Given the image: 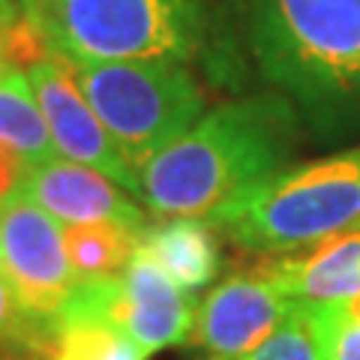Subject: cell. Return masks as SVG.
<instances>
[{"instance_id": "ac0fdd59", "label": "cell", "mask_w": 360, "mask_h": 360, "mask_svg": "<svg viewBox=\"0 0 360 360\" xmlns=\"http://www.w3.org/2000/svg\"><path fill=\"white\" fill-rule=\"evenodd\" d=\"M30 168L33 165L25 160V156H18L15 150H9L0 144V207H4L6 201H13L15 195H21Z\"/></svg>"}, {"instance_id": "ba28073f", "label": "cell", "mask_w": 360, "mask_h": 360, "mask_svg": "<svg viewBox=\"0 0 360 360\" xmlns=\"http://www.w3.org/2000/svg\"><path fill=\"white\" fill-rule=\"evenodd\" d=\"M291 309L295 300L258 274L231 276L198 303L193 342L210 360H238L262 345Z\"/></svg>"}, {"instance_id": "ffe728a7", "label": "cell", "mask_w": 360, "mask_h": 360, "mask_svg": "<svg viewBox=\"0 0 360 360\" xmlns=\"http://www.w3.org/2000/svg\"><path fill=\"white\" fill-rule=\"evenodd\" d=\"M345 309L352 312V315H360V297H354V300H348L345 303Z\"/></svg>"}, {"instance_id": "9a60e30c", "label": "cell", "mask_w": 360, "mask_h": 360, "mask_svg": "<svg viewBox=\"0 0 360 360\" xmlns=\"http://www.w3.org/2000/svg\"><path fill=\"white\" fill-rule=\"evenodd\" d=\"M54 328L37 321L21 307L15 288L0 270V352L9 360L30 357V360H51Z\"/></svg>"}, {"instance_id": "5b68a950", "label": "cell", "mask_w": 360, "mask_h": 360, "mask_svg": "<svg viewBox=\"0 0 360 360\" xmlns=\"http://www.w3.org/2000/svg\"><path fill=\"white\" fill-rule=\"evenodd\" d=\"M70 70L135 174L153 153L180 139L207 111L205 94L186 63H70Z\"/></svg>"}, {"instance_id": "9c48e42d", "label": "cell", "mask_w": 360, "mask_h": 360, "mask_svg": "<svg viewBox=\"0 0 360 360\" xmlns=\"http://www.w3.org/2000/svg\"><path fill=\"white\" fill-rule=\"evenodd\" d=\"M21 195L39 205L63 229L87 222H120L129 229H144V213L127 195V189L117 186L111 177L63 156L33 165Z\"/></svg>"}, {"instance_id": "5bb4252c", "label": "cell", "mask_w": 360, "mask_h": 360, "mask_svg": "<svg viewBox=\"0 0 360 360\" xmlns=\"http://www.w3.org/2000/svg\"><path fill=\"white\" fill-rule=\"evenodd\" d=\"M144 229H129L120 222H87L66 225L63 240L78 279L117 276L132 262Z\"/></svg>"}, {"instance_id": "8fae6325", "label": "cell", "mask_w": 360, "mask_h": 360, "mask_svg": "<svg viewBox=\"0 0 360 360\" xmlns=\"http://www.w3.org/2000/svg\"><path fill=\"white\" fill-rule=\"evenodd\" d=\"M139 252L148 255L168 279H174L180 288L193 291V295L207 288L222 267L219 243L213 238L210 225L193 217H168L153 229L144 225Z\"/></svg>"}, {"instance_id": "e0dca14e", "label": "cell", "mask_w": 360, "mask_h": 360, "mask_svg": "<svg viewBox=\"0 0 360 360\" xmlns=\"http://www.w3.org/2000/svg\"><path fill=\"white\" fill-rule=\"evenodd\" d=\"M324 360H360V315L345 303H309Z\"/></svg>"}, {"instance_id": "7402d4cb", "label": "cell", "mask_w": 360, "mask_h": 360, "mask_svg": "<svg viewBox=\"0 0 360 360\" xmlns=\"http://www.w3.org/2000/svg\"><path fill=\"white\" fill-rule=\"evenodd\" d=\"M0 360H9V357H6V354H4V352H0Z\"/></svg>"}, {"instance_id": "3957f363", "label": "cell", "mask_w": 360, "mask_h": 360, "mask_svg": "<svg viewBox=\"0 0 360 360\" xmlns=\"http://www.w3.org/2000/svg\"><path fill=\"white\" fill-rule=\"evenodd\" d=\"M252 252H291L360 222V148L279 168L207 219Z\"/></svg>"}, {"instance_id": "7c38bea8", "label": "cell", "mask_w": 360, "mask_h": 360, "mask_svg": "<svg viewBox=\"0 0 360 360\" xmlns=\"http://www.w3.org/2000/svg\"><path fill=\"white\" fill-rule=\"evenodd\" d=\"M0 144L25 156L30 165H42L58 156L30 78L21 70L0 72Z\"/></svg>"}, {"instance_id": "52a82bcc", "label": "cell", "mask_w": 360, "mask_h": 360, "mask_svg": "<svg viewBox=\"0 0 360 360\" xmlns=\"http://www.w3.org/2000/svg\"><path fill=\"white\" fill-rule=\"evenodd\" d=\"M27 78L58 156L94 168V172L111 177L127 193L139 195V174L120 153L117 141L103 127L96 111L90 108L82 87L75 84L70 63L60 60L58 54H49L27 66Z\"/></svg>"}, {"instance_id": "8992f818", "label": "cell", "mask_w": 360, "mask_h": 360, "mask_svg": "<svg viewBox=\"0 0 360 360\" xmlns=\"http://www.w3.org/2000/svg\"><path fill=\"white\" fill-rule=\"evenodd\" d=\"M0 270L33 319L58 328L78 276L63 240V225L27 195L0 207Z\"/></svg>"}, {"instance_id": "44dd1931", "label": "cell", "mask_w": 360, "mask_h": 360, "mask_svg": "<svg viewBox=\"0 0 360 360\" xmlns=\"http://www.w3.org/2000/svg\"><path fill=\"white\" fill-rule=\"evenodd\" d=\"M18 4H21V6H25V9H30L33 4H37V0H18Z\"/></svg>"}, {"instance_id": "30bf717a", "label": "cell", "mask_w": 360, "mask_h": 360, "mask_svg": "<svg viewBox=\"0 0 360 360\" xmlns=\"http://www.w3.org/2000/svg\"><path fill=\"white\" fill-rule=\"evenodd\" d=\"M279 295L300 303H348L360 297V229L340 231L328 240L279 252L258 267Z\"/></svg>"}, {"instance_id": "2e32d148", "label": "cell", "mask_w": 360, "mask_h": 360, "mask_svg": "<svg viewBox=\"0 0 360 360\" xmlns=\"http://www.w3.org/2000/svg\"><path fill=\"white\" fill-rule=\"evenodd\" d=\"M238 360H324L309 303L295 300V309L285 315V321Z\"/></svg>"}, {"instance_id": "7a4b0ae2", "label": "cell", "mask_w": 360, "mask_h": 360, "mask_svg": "<svg viewBox=\"0 0 360 360\" xmlns=\"http://www.w3.org/2000/svg\"><path fill=\"white\" fill-rule=\"evenodd\" d=\"M258 70L324 132L360 123V0H252Z\"/></svg>"}, {"instance_id": "d6986e66", "label": "cell", "mask_w": 360, "mask_h": 360, "mask_svg": "<svg viewBox=\"0 0 360 360\" xmlns=\"http://www.w3.org/2000/svg\"><path fill=\"white\" fill-rule=\"evenodd\" d=\"M21 13H25V6H21L18 0H0V72L9 70L6 66V37L15 21L21 18Z\"/></svg>"}, {"instance_id": "4fadbf2b", "label": "cell", "mask_w": 360, "mask_h": 360, "mask_svg": "<svg viewBox=\"0 0 360 360\" xmlns=\"http://www.w3.org/2000/svg\"><path fill=\"white\" fill-rule=\"evenodd\" d=\"M51 360H148V354L105 315L66 307L54 328Z\"/></svg>"}, {"instance_id": "277c9868", "label": "cell", "mask_w": 360, "mask_h": 360, "mask_svg": "<svg viewBox=\"0 0 360 360\" xmlns=\"http://www.w3.org/2000/svg\"><path fill=\"white\" fill-rule=\"evenodd\" d=\"M51 54L72 66L189 63L205 42L201 0H37L30 6Z\"/></svg>"}, {"instance_id": "6da1fadb", "label": "cell", "mask_w": 360, "mask_h": 360, "mask_svg": "<svg viewBox=\"0 0 360 360\" xmlns=\"http://www.w3.org/2000/svg\"><path fill=\"white\" fill-rule=\"evenodd\" d=\"M295 141L297 115L285 94L231 99L205 111L139 168V195L156 217L210 219L279 172Z\"/></svg>"}]
</instances>
